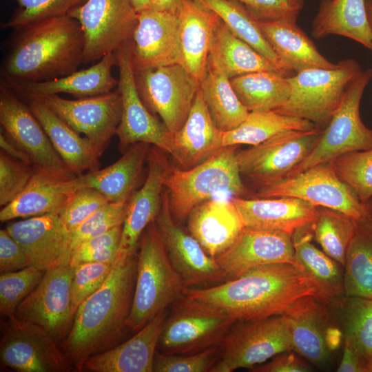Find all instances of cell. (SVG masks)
<instances>
[{"label": "cell", "instance_id": "6da1fadb", "mask_svg": "<svg viewBox=\"0 0 372 372\" xmlns=\"http://www.w3.org/2000/svg\"><path fill=\"white\" fill-rule=\"evenodd\" d=\"M184 295L214 305L236 321L282 315L308 296L324 300L318 286L302 266L287 262L255 267L214 286L185 287Z\"/></svg>", "mask_w": 372, "mask_h": 372}, {"label": "cell", "instance_id": "9f6ffc18", "mask_svg": "<svg viewBox=\"0 0 372 372\" xmlns=\"http://www.w3.org/2000/svg\"><path fill=\"white\" fill-rule=\"evenodd\" d=\"M311 368L293 353H279L271 360L251 370L255 372H307Z\"/></svg>", "mask_w": 372, "mask_h": 372}, {"label": "cell", "instance_id": "f546056e", "mask_svg": "<svg viewBox=\"0 0 372 372\" xmlns=\"http://www.w3.org/2000/svg\"><path fill=\"white\" fill-rule=\"evenodd\" d=\"M114 65L115 53H110L90 68L77 70L63 77L43 82L7 85L24 96L68 94L76 99L94 96L108 93L118 86V79L112 72Z\"/></svg>", "mask_w": 372, "mask_h": 372}, {"label": "cell", "instance_id": "d4e9b609", "mask_svg": "<svg viewBox=\"0 0 372 372\" xmlns=\"http://www.w3.org/2000/svg\"><path fill=\"white\" fill-rule=\"evenodd\" d=\"M149 150V144L137 143L108 167L63 180L61 187L68 193L92 188L101 192L110 203L127 202L141 175Z\"/></svg>", "mask_w": 372, "mask_h": 372}, {"label": "cell", "instance_id": "7a4b0ae2", "mask_svg": "<svg viewBox=\"0 0 372 372\" xmlns=\"http://www.w3.org/2000/svg\"><path fill=\"white\" fill-rule=\"evenodd\" d=\"M137 255H118L105 283L75 312L61 343L67 358L81 371L83 362L112 345L127 327L137 274Z\"/></svg>", "mask_w": 372, "mask_h": 372}, {"label": "cell", "instance_id": "6125c7cd", "mask_svg": "<svg viewBox=\"0 0 372 372\" xmlns=\"http://www.w3.org/2000/svg\"><path fill=\"white\" fill-rule=\"evenodd\" d=\"M185 0H151L150 9L180 16Z\"/></svg>", "mask_w": 372, "mask_h": 372}, {"label": "cell", "instance_id": "603a6c76", "mask_svg": "<svg viewBox=\"0 0 372 372\" xmlns=\"http://www.w3.org/2000/svg\"><path fill=\"white\" fill-rule=\"evenodd\" d=\"M160 151L154 146L149 148L147 178L141 188L133 193L128 200L118 255L127 256L136 254L143 232L155 220L159 212L164 178L169 165Z\"/></svg>", "mask_w": 372, "mask_h": 372}, {"label": "cell", "instance_id": "f35d334b", "mask_svg": "<svg viewBox=\"0 0 372 372\" xmlns=\"http://www.w3.org/2000/svg\"><path fill=\"white\" fill-rule=\"evenodd\" d=\"M242 105L249 111H273L289 99L291 85L288 76L262 71L230 79Z\"/></svg>", "mask_w": 372, "mask_h": 372}, {"label": "cell", "instance_id": "bcb514c9", "mask_svg": "<svg viewBox=\"0 0 372 372\" xmlns=\"http://www.w3.org/2000/svg\"><path fill=\"white\" fill-rule=\"evenodd\" d=\"M347 303L346 336L368 363L372 359V298L349 296Z\"/></svg>", "mask_w": 372, "mask_h": 372}, {"label": "cell", "instance_id": "ac0fdd59", "mask_svg": "<svg viewBox=\"0 0 372 372\" xmlns=\"http://www.w3.org/2000/svg\"><path fill=\"white\" fill-rule=\"evenodd\" d=\"M73 271L69 264L46 270L39 284L20 303L13 316L41 327L56 342L63 339L74 319L71 295Z\"/></svg>", "mask_w": 372, "mask_h": 372}, {"label": "cell", "instance_id": "9c48e42d", "mask_svg": "<svg viewBox=\"0 0 372 372\" xmlns=\"http://www.w3.org/2000/svg\"><path fill=\"white\" fill-rule=\"evenodd\" d=\"M219 357L210 372L251 369L276 355L292 349L282 315L236 321L219 344Z\"/></svg>", "mask_w": 372, "mask_h": 372}, {"label": "cell", "instance_id": "74e56055", "mask_svg": "<svg viewBox=\"0 0 372 372\" xmlns=\"http://www.w3.org/2000/svg\"><path fill=\"white\" fill-rule=\"evenodd\" d=\"M313 237L311 223L292 235L298 262L317 284L325 300L344 291V275L338 262L311 243Z\"/></svg>", "mask_w": 372, "mask_h": 372}, {"label": "cell", "instance_id": "11a10c76", "mask_svg": "<svg viewBox=\"0 0 372 372\" xmlns=\"http://www.w3.org/2000/svg\"><path fill=\"white\" fill-rule=\"evenodd\" d=\"M32 266L21 245L6 229L0 230V272L16 271Z\"/></svg>", "mask_w": 372, "mask_h": 372}, {"label": "cell", "instance_id": "f1b7e54d", "mask_svg": "<svg viewBox=\"0 0 372 372\" xmlns=\"http://www.w3.org/2000/svg\"><path fill=\"white\" fill-rule=\"evenodd\" d=\"M223 134L214 123L200 87L187 118L174 134V156L183 169L192 168L223 148Z\"/></svg>", "mask_w": 372, "mask_h": 372}, {"label": "cell", "instance_id": "003e7915", "mask_svg": "<svg viewBox=\"0 0 372 372\" xmlns=\"http://www.w3.org/2000/svg\"><path fill=\"white\" fill-rule=\"evenodd\" d=\"M366 371L372 372V359L366 364Z\"/></svg>", "mask_w": 372, "mask_h": 372}, {"label": "cell", "instance_id": "4fadbf2b", "mask_svg": "<svg viewBox=\"0 0 372 372\" xmlns=\"http://www.w3.org/2000/svg\"><path fill=\"white\" fill-rule=\"evenodd\" d=\"M68 16L79 23L83 33V63L115 53L129 41L138 20L132 0H87Z\"/></svg>", "mask_w": 372, "mask_h": 372}, {"label": "cell", "instance_id": "5bb4252c", "mask_svg": "<svg viewBox=\"0 0 372 372\" xmlns=\"http://www.w3.org/2000/svg\"><path fill=\"white\" fill-rule=\"evenodd\" d=\"M118 69L117 89L122 99V114L116 134L121 150L143 142L174 156L173 136L165 124L146 107L138 93L129 41L115 52Z\"/></svg>", "mask_w": 372, "mask_h": 372}, {"label": "cell", "instance_id": "2e32d148", "mask_svg": "<svg viewBox=\"0 0 372 372\" xmlns=\"http://www.w3.org/2000/svg\"><path fill=\"white\" fill-rule=\"evenodd\" d=\"M0 341L2 366L18 372H64L70 361L41 327L10 316Z\"/></svg>", "mask_w": 372, "mask_h": 372}, {"label": "cell", "instance_id": "03108f58", "mask_svg": "<svg viewBox=\"0 0 372 372\" xmlns=\"http://www.w3.org/2000/svg\"><path fill=\"white\" fill-rule=\"evenodd\" d=\"M366 8L368 20L372 30V0H366Z\"/></svg>", "mask_w": 372, "mask_h": 372}, {"label": "cell", "instance_id": "ffe728a7", "mask_svg": "<svg viewBox=\"0 0 372 372\" xmlns=\"http://www.w3.org/2000/svg\"><path fill=\"white\" fill-rule=\"evenodd\" d=\"M129 43L134 71L180 64L179 16L152 9L138 13Z\"/></svg>", "mask_w": 372, "mask_h": 372}, {"label": "cell", "instance_id": "680465c9", "mask_svg": "<svg viewBox=\"0 0 372 372\" xmlns=\"http://www.w3.org/2000/svg\"><path fill=\"white\" fill-rule=\"evenodd\" d=\"M119 246L95 249L84 253H71L69 265L72 267L84 263L114 262L118 256Z\"/></svg>", "mask_w": 372, "mask_h": 372}, {"label": "cell", "instance_id": "db71d44e", "mask_svg": "<svg viewBox=\"0 0 372 372\" xmlns=\"http://www.w3.org/2000/svg\"><path fill=\"white\" fill-rule=\"evenodd\" d=\"M260 21H284L297 23L304 0H234Z\"/></svg>", "mask_w": 372, "mask_h": 372}, {"label": "cell", "instance_id": "83f0119b", "mask_svg": "<svg viewBox=\"0 0 372 372\" xmlns=\"http://www.w3.org/2000/svg\"><path fill=\"white\" fill-rule=\"evenodd\" d=\"M26 99L27 104L43 127L53 147L76 176L85 170L99 169V157L103 150L70 127L40 99L30 96Z\"/></svg>", "mask_w": 372, "mask_h": 372}, {"label": "cell", "instance_id": "8992f818", "mask_svg": "<svg viewBox=\"0 0 372 372\" xmlns=\"http://www.w3.org/2000/svg\"><path fill=\"white\" fill-rule=\"evenodd\" d=\"M362 71L353 59L340 61L333 68H309L288 76L289 99L275 112L299 117L316 126L328 125L350 83Z\"/></svg>", "mask_w": 372, "mask_h": 372}, {"label": "cell", "instance_id": "b9f144b4", "mask_svg": "<svg viewBox=\"0 0 372 372\" xmlns=\"http://www.w3.org/2000/svg\"><path fill=\"white\" fill-rule=\"evenodd\" d=\"M211 10L238 38L272 62L286 76H291L265 38L258 21L240 3L234 0H193Z\"/></svg>", "mask_w": 372, "mask_h": 372}, {"label": "cell", "instance_id": "8fae6325", "mask_svg": "<svg viewBox=\"0 0 372 372\" xmlns=\"http://www.w3.org/2000/svg\"><path fill=\"white\" fill-rule=\"evenodd\" d=\"M256 195L259 198H298L342 212L356 221L368 216L365 205L338 176L332 162L316 165L294 176L262 185Z\"/></svg>", "mask_w": 372, "mask_h": 372}, {"label": "cell", "instance_id": "e0dca14e", "mask_svg": "<svg viewBox=\"0 0 372 372\" xmlns=\"http://www.w3.org/2000/svg\"><path fill=\"white\" fill-rule=\"evenodd\" d=\"M154 221L169 259L185 287H208L227 280L216 259L206 253L188 229L174 219L166 189L163 191L161 208Z\"/></svg>", "mask_w": 372, "mask_h": 372}, {"label": "cell", "instance_id": "94428289", "mask_svg": "<svg viewBox=\"0 0 372 372\" xmlns=\"http://www.w3.org/2000/svg\"><path fill=\"white\" fill-rule=\"evenodd\" d=\"M0 147L1 150L10 156L32 166L29 157L2 132L0 134Z\"/></svg>", "mask_w": 372, "mask_h": 372}, {"label": "cell", "instance_id": "5b68a950", "mask_svg": "<svg viewBox=\"0 0 372 372\" xmlns=\"http://www.w3.org/2000/svg\"><path fill=\"white\" fill-rule=\"evenodd\" d=\"M137 274L127 327L137 332L184 295L185 286L174 267L155 221L140 238Z\"/></svg>", "mask_w": 372, "mask_h": 372}, {"label": "cell", "instance_id": "30bf717a", "mask_svg": "<svg viewBox=\"0 0 372 372\" xmlns=\"http://www.w3.org/2000/svg\"><path fill=\"white\" fill-rule=\"evenodd\" d=\"M0 124L7 137L29 157L35 170L60 180L76 177L53 147L28 105L3 81L0 86Z\"/></svg>", "mask_w": 372, "mask_h": 372}, {"label": "cell", "instance_id": "60d3db41", "mask_svg": "<svg viewBox=\"0 0 372 372\" xmlns=\"http://www.w3.org/2000/svg\"><path fill=\"white\" fill-rule=\"evenodd\" d=\"M366 219L356 222L347 252L344 292L349 297L372 298V223Z\"/></svg>", "mask_w": 372, "mask_h": 372}, {"label": "cell", "instance_id": "8d00e7d4", "mask_svg": "<svg viewBox=\"0 0 372 372\" xmlns=\"http://www.w3.org/2000/svg\"><path fill=\"white\" fill-rule=\"evenodd\" d=\"M200 90L214 123L223 132L237 127L249 114L230 79L209 59L200 81Z\"/></svg>", "mask_w": 372, "mask_h": 372}, {"label": "cell", "instance_id": "7dc6e473", "mask_svg": "<svg viewBox=\"0 0 372 372\" xmlns=\"http://www.w3.org/2000/svg\"><path fill=\"white\" fill-rule=\"evenodd\" d=\"M45 271L33 266L1 273L0 313L9 318L20 303L37 287Z\"/></svg>", "mask_w": 372, "mask_h": 372}, {"label": "cell", "instance_id": "ba28073f", "mask_svg": "<svg viewBox=\"0 0 372 372\" xmlns=\"http://www.w3.org/2000/svg\"><path fill=\"white\" fill-rule=\"evenodd\" d=\"M371 77L372 68H368L350 83L341 104L315 147L285 177L316 165L331 162L343 154L372 148V130L364 125L360 115L362 94Z\"/></svg>", "mask_w": 372, "mask_h": 372}, {"label": "cell", "instance_id": "9a60e30c", "mask_svg": "<svg viewBox=\"0 0 372 372\" xmlns=\"http://www.w3.org/2000/svg\"><path fill=\"white\" fill-rule=\"evenodd\" d=\"M322 133L319 127L307 131L285 130L236 152L240 174L262 185L280 180L308 156Z\"/></svg>", "mask_w": 372, "mask_h": 372}, {"label": "cell", "instance_id": "c3c4849f", "mask_svg": "<svg viewBox=\"0 0 372 372\" xmlns=\"http://www.w3.org/2000/svg\"><path fill=\"white\" fill-rule=\"evenodd\" d=\"M128 201L108 202L70 233L71 252L83 241L123 224Z\"/></svg>", "mask_w": 372, "mask_h": 372}, {"label": "cell", "instance_id": "d6a6232c", "mask_svg": "<svg viewBox=\"0 0 372 372\" xmlns=\"http://www.w3.org/2000/svg\"><path fill=\"white\" fill-rule=\"evenodd\" d=\"M179 17L180 65L200 81L208 61L213 31L219 17L193 0H185Z\"/></svg>", "mask_w": 372, "mask_h": 372}, {"label": "cell", "instance_id": "7bdbcfd3", "mask_svg": "<svg viewBox=\"0 0 372 372\" xmlns=\"http://www.w3.org/2000/svg\"><path fill=\"white\" fill-rule=\"evenodd\" d=\"M356 222L342 212L318 207L317 215L311 223L313 236L323 251L344 267Z\"/></svg>", "mask_w": 372, "mask_h": 372}, {"label": "cell", "instance_id": "7402d4cb", "mask_svg": "<svg viewBox=\"0 0 372 372\" xmlns=\"http://www.w3.org/2000/svg\"><path fill=\"white\" fill-rule=\"evenodd\" d=\"M6 229L25 251L32 266L46 271L69 264L70 232L59 213L12 222Z\"/></svg>", "mask_w": 372, "mask_h": 372}, {"label": "cell", "instance_id": "1f68e13d", "mask_svg": "<svg viewBox=\"0 0 372 372\" xmlns=\"http://www.w3.org/2000/svg\"><path fill=\"white\" fill-rule=\"evenodd\" d=\"M313 296L303 298L282 314L289 333L292 350L317 365L330 358L325 341V315Z\"/></svg>", "mask_w": 372, "mask_h": 372}, {"label": "cell", "instance_id": "7c38bea8", "mask_svg": "<svg viewBox=\"0 0 372 372\" xmlns=\"http://www.w3.org/2000/svg\"><path fill=\"white\" fill-rule=\"evenodd\" d=\"M140 96L173 135L186 121L200 81L180 64L134 71Z\"/></svg>", "mask_w": 372, "mask_h": 372}, {"label": "cell", "instance_id": "ee69618b", "mask_svg": "<svg viewBox=\"0 0 372 372\" xmlns=\"http://www.w3.org/2000/svg\"><path fill=\"white\" fill-rule=\"evenodd\" d=\"M331 162L338 176L361 202L372 196V148L343 154Z\"/></svg>", "mask_w": 372, "mask_h": 372}, {"label": "cell", "instance_id": "f5cc1de1", "mask_svg": "<svg viewBox=\"0 0 372 372\" xmlns=\"http://www.w3.org/2000/svg\"><path fill=\"white\" fill-rule=\"evenodd\" d=\"M108 202L106 197L99 191L92 188H81L71 193L67 204L59 214L71 233Z\"/></svg>", "mask_w": 372, "mask_h": 372}, {"label": "cell", "instance_id": "d6986e66", "mask_svg": "<svg viewBox=\"0 0 372 372\" xmlns=\"http://www.w3.org/2000/svg\"><path fill=\"white\" fill-rule=\"evenodd\" d=\"M30 96L43 101L70 127L103 151L116 134L121 121L122 99L117 88L106 94L73 100L57 94Z\"/></svg>", "mask_w": 372, "mask_h": 372}, {"label": "cell", "instance_id": "3957f363", "mask_svg": "<svg viewBox=\"0 0 372 372\" xmlns=\"http://www.w3.org/2000/svg\"><path fill=\"white\" fill-rule=\"evenodd\" d=\"M84 37L70 16L42 20L15 30L2 63L8 85L43 82L67 76L83 63Z\"/></svg>", "mask_w": 372, "mask_h": 372}, {"label": "cell", "instance_id": "816d5d0a", "mask_svg": "<svg viewBox=\"0 0 372 372\" xmlns=\"http://www.w3.org/2000/svg\"><path fill=\"white\" fill-rule=\"evenodd\" d=\"M34 172L31 165L15 159L1 150L0 206L5 207L25 189Z\"/></svg>", "mask_w": 372, "mask_h": 372}, {"label": "cell", "instance_id": "4316f807", "mask_svg": "<svg viewBox=\"0 0 372 372\" xmlns=\"http://www.w3.org/2000/svg\"><path fill=\"white\" fill-rule=\"evenodd\" d=\"M167 313V310L161 313L120 345L89 357L81 371L153 372L154 355Z\"/></svg>", "mask_w": 372, "mask_h": 372}, {"label": "cell", "instance_id": "6f0895ef", "mask_svg": "<svg viewBox=\"0 0 372 372\" xmlns=\"http://www.w3.org/2000/svg\"><path fill=\"white\" fill-rule=\"evenodd\" d=\"M122 230L123 225L92 237L79 245L71 253H84L99 249L119 246Z\"/></svg>", "mask_w": 372, "mask_h": 372}, {"label": "cell", "instance_id": "91938a15", "mask_svg": "<svg viewBox=\"0 0 372 372\" xmlns=\"http://www.w3.org/2000/svg\"><path fill=\"white\" fill-rule=\"evenodd\" d=\"M367 362L351 339L345 335L343 355L337 369L338 372H365Z\"/></svg>", "mask_w": 372, "mask_h": 372}, {"label": "cell", "instance_id": "277c9868", "mask_svg": "<svg viewBox=\"0 0 372 372\" xmlns=\"http://www.w3.org/2000/svg\"><path fill=\"white\" fill-rule=\"evenodd\" d=\"M240 174L236 146L223 147L190 169L168 165L163 183L174 219L185 222L192 209L206 200L242 197L246 189Z\"/></svg>", "mask_w": 372, "mask_h": 372}, {"label": "cell", "instance_id": "be15d7a7", "mask_svg": "<svg viewBox=\"0 0 372 372\" xmlns=\"http://www.w3.org/2000/svg\"><path fill=\"white\" fill-rule=\"evenodd\" d=\"M342 340V333L336 327H327L325 332L326 344L330 351L338 349Z\"/></svg>", "mask_w": 372, "mask_h": 372}, {"label": "cell", "instance_id": "e7e4bbea", "mask_svg": "<svg viewBox=\"0 0 372 372\" xmlns=\"http://www.w3.org/2000/svg\"><path fill=\"white\" fill-rule=\"evenodd\" d=\"M132 1L138 13L150 9L151 0H132Z\"/></svg>", "mask_w": 372, "mask_h": 372}, {"label": "cell", "instance_id": "ab89813d", "mask_svg": "<svg viewBox=\"0 0 372 372\" xmlns=\"http://www.w3.org/2000/svg\"><path fill=\"white\" fill-rule=\"evenodd\" d=\"M313 123L274 111H251L237 127L223 134V147L237 145H257L285 130H311Z\"/></svg>", "mask_w": 372, "mask_h": 372}, {"label": "cell", "instance_id": "681fc988", "mask_svg": "<svg viewBox=\"0 0 372 372\" xmlns=\"http://www.w3.org/2000/svg\"><path fill=\"white\" fill-rule=\"evenodd\" d=\"M115 262L84 263L73 267L71 295L74 316L79 305L105 283Z\"/></svg>", "mask_w": 372, "mask_h": 372}, {"label": "cell", "instance_id": "44dd1931", "mask_svg": "<svg viewBox=\"0 0 372 372\" xmlns=\"http://www.w3.org/2000/svg\"><path fill=\"white\" fill-rule=\"evenodd\" d=\"M227 280L260 266L298 264L292 235L245 227L234 244L216 258Z\"/></svg>", "mask_w": 372, "mask_h": 372}, {"label": "cell", "instance_id": "cb8c5ba5", "mask_svg": "<svg viewBox=\"0 0 372 372\" xmlns=\"http://www.w3.org/2000/svg\"><path fill=\"white\" fill-rule=\"evenodd\" d=\"M187 220L189 233L214 259L234 244L245 227L231 198L211 199L198 205Z\"/></svg>", "mask_w": 372, "mask_h": 372}, {"label": "cell", "instance_id": "f907efd6", "mask_svg": "<svg viewBox=\"0 0 372 372\" xmlns=\"http://www.w3.org/2000/svg\"><path fill=\"white\" fill-rule=\"evenodd\" d=\"M219 344L187 355H167L156 351L153 372H210L219 357Z\"/></svg>", "mask_w": 372, "mask_h": 372}, {"label": "cell", "instance_id": "f6af8a7d", "mask_svg": "<svg viewBox=\"0 0 372 372\" xmlns=\"http://www.w3.org/2000/svg\"><path fill=\"white\" fill-rule=\"evenodd\" d=\"M16 8L8 20L1 23L3 28L19 30L45 19L68 16L72 10L87 0H16Z\"/></svg>", "mask_w": 372, "mask_h": 372}, {"label": "cell", "instance_id": "52a82bcc", "mask_svg": "<svg viewBox=\"0 0 372 372\" xmlns=\"http://www.w3.org/2000/svg\"><path fill=\"white\" fill-rule=\"evenodd\" d=\"M170 309L157 347L167 355L192 354L218 345L236 322L222 309L185 295Z\"/></svg>", "mask_w": 372, "mask_h": 372}, {"label": "cell", "instance_id": "484cf974", "mask_svg": "<svg viewBox=\"0 0 372 372\" xmlns=\"http://www.w3.org/2000/svg\"><path fill=\"white\" fill-rule=\"evenodd\" d=\"M247 227L279 231L291 235L311 223L318 206L289 196L245 198L231 197Z\"/></svg>", "mask_w": 372, "mask_h": 372}, {"label": "cell", "instance_id": "d590c367", "mask_svg": "<svg viewBox=\"0 0 372 372\" xmlns=\"http://www.w3.org/2000/svg\"><path fill=\"white\" fill-rule=\"evenodd\" d=\"M61 181L34 169L23 192L1 209L0 220L60 213L72 193L62 189Z\"/></svg>", "mask_w": 372, "mask_h": 372}, {"label": "cell", "instance_id": "836d02e7", "mask_svg": "<svg viewBox=\"0 0 372 372\" xmlns=\"http://www.w3.org/2000/svg\"><path fill=\"white\" fill-rule=\"evenodd\" d=\"M366 0H320L312 22L316 39L328 35L343 36L372 51V30L366 8Z\"/></svg>", "mask_w": 372, "mask_h": 372}, {"label": "cell", "instance_id": "e575fe53", "mask_svg": "<svg viewBox=\"0 0 372 372\" xmlns=\"http://www.w3.org/2000/svg\"><path fill=\"white\" fill-rule=\"evenodd\" d=\"M208 59L229 79L262 71L285 76L268 59L236 36L220 18L213 31Z\"/></svg>", "mask_w": 372, "mask_h": 372}, {"label": "cell", "instance_id": "4dcf8cb0", "mask_svg": "<svg viewBox=\"0 0 372 372\" xmlns=\"http://www.w3.org/2000/svg\"><path fill=\"white\" fill-rule=\"evenodd\" d=\"M269 44L277 55L282 68L291 76L309 68H333L337 63L328 61L297 23L258 21Z\"/></svg>", "mask_w": 372, "mask_h": 372}]
</instances>
